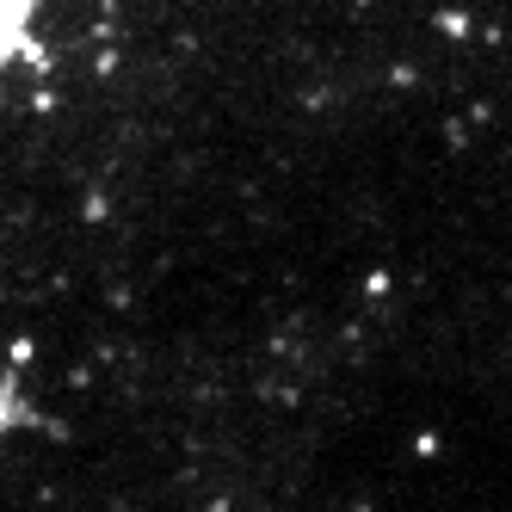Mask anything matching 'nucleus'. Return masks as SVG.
<instances>
[{
  "mask_svg": "<svg viewBox=\"0 0 512 512\" xmlns=\"http://www.w3.org/2000/svg\"><path fill=\"white\" fill-rule=\"evenodd\" d=\"M38 19H44V0H0V75L38 44Z\"/></svg>",
  "mask_w": 512,
  "mask_h": 512,
  "instance_id": "1",
  "label": "nucleus"
}]
</instances>
